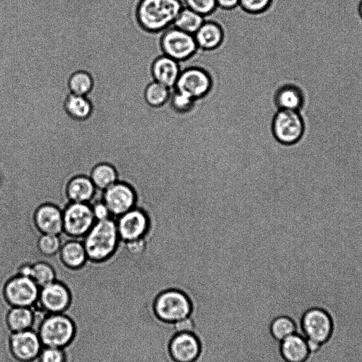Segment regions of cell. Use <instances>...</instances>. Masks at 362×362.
<instances>
[{"label":"cell","instance_id":"cell-35","mask_svg":"<svg viewBox=\"0 0 362 362\" xmlns=\"http://www.w3.org/2000/svg\"><path fill=\"white\" fill-rule=\"evenodd\" d=\"M127 252L132 258L142 256L146 250V240L145 237L124 243Z\"/></svg>","mask_w":362,"mask_h":362},{"label":"cell","instance_id":"cell-38","mask_svg":"<svg viewBox=\"0 0 362 362\" xmlns=\"http://www.w3.org/2000/svg\"><path fill=\"white\" fill-rule=\"evenodd\" d=\"M172 327L175 334L184 332L194 333L196 329L195 322L191 316L172 323Z\"/></svg>","mask_w":362,"mask_h":362},{"label":"cell","instance_id":"cell-41","mask_svg":"<svg viewBox=\"0 0 362 362\" xmlns=\"http://www.w3.org/2000/svg\"><path fill=\"white\" fill-rule=\"evenodd\" d=\"M306 344H307L309 352H314V351H317L321 346L320 343H319L318 341H317L315 340L311 339H306Z\"/></svg>","mask_w":362,"mask_h":362},{"label":"cell","instance_id":"cell-29","mask_svg":"<svg viewBox=\"0 0 362 362\" xmlns=\"http://www.w3.org/2000/svg\"><path fill=\"white\" fill-rule=\"evenodd\" d=\"M57 273L50 264L44 261L32 264L30 278L40 288L54 282L57 280Z\"/></svg>","mask_w":362,"mask_h":362},{"label":"cell","instance_id":"cell-2","mask_svg":"<svg viewBox=\"0 0 362 362\" xmlns=\"http://www.w3.org/2000/svg\"><path fill=\"white\" fill-rule=\"evenodd\" d=\"M183 7L182 0H140L136 16L144 30L160 32L173 25Z\"/></svg>","mask_w":362,"mask_h":362},{"label":"cell","instance_id":"cell-26","mask_svg":"<svg viewBox=\"0 0 362 362\" xmlns=\"http://www.w3.org/2000/svg\"><path fill=\"white\" fill-rule=\"evenodd\" d=\"M204 21V16L185 6L176 17L173 26L194 35Z\"/></svg>","mask_w":362,"mask_h":362},{"label":"cell","instance_id":"cell-44","mask_svg":"<svg viewBox=\"0 0 362 362\" xmlns=\"http://www.w3.org/2000/svg\"><path fill=\"white\" fill-rule=\"evenodd\" d=\"M29 362V361H28Z\"/></svg>","mask_w":362,"mask_h":362},{"label":"cell","instance_id":"cell-32","mask_svg":"<svg viewBox=\"0 0 362 362\" xmlns=\"http://www.w3.org/2000/svg\"><path fill=\"white\" fill-rule=\"evenodd\" d=\"M168 103L174 112L183 114L190 111L193 108L195 100L173 88Z\"/></svg>","mask_w":362,"mask_h":362},{"label":"cell","instance_id":"cell-12","mask_svg":"<svg viewBox=\"0 0 362 362\" xmlns=\"http://www.w3.org/2000/svg\"><path fill=\"white\" fill-rule=\"evenodd\" d=\"M115 221L120 240L124 243L144 237L148 228V218L139 206L117 217Z\"/></svg>","mask_w":362,"mask_h":362},{"label":"cell","instance_id":"cell-18","mask_svg":"<svg viewBox=\"0 0 362 362\" xmlns=\"http://www.w3.org/2000/svg\"><path fill=\"white\" fill-rule=\"evenodd\" d=\"M305 102L303 88L295 83H286L280 86L274 95L276 108L301 112Z\"/></svg>","mask_w":362,"mask_h":362},{"label":"cell","instance_id":"cell-23","mask_svg":"<svg viewBox=\"0 0 362 362\" xmlns=\"http://www.w3.org/2000/svg\"><path fill=\"white\" fill-rule=\"evenodd\" d=\"M64 109L66 115L71 119L83 121L90 116L93 106L86 95L69 93L64 101Z\"/></svg>","mask_w":362,"mask_h":362},{"label":"cell","instance_id":"cell-25","mask_svg":"<svg viewBox=\"0 0 362 362\" xmlns=\"http://www.w3.org/2000/svg\"><path fill=\"white\" fill-rule=\"evenodd\" d=\"M34 315L30 307H12L6 316V323L12 332L31 329Z\"/></svg>","mask_w":362,"mask_h":362},{"label":"cell","instance_id":"cell-16","mask_svg":"<svg viewBox=\"0 0 362 362\" xmlns=\"http://www.w3.org/2000/svg\"><path fill=\"white\" fill-rule=\"evenodd\" d=\"M302 327L306 339H311L322 344L330 335L332 322L325 311L319 308H312L304 314Z\"/></svg>","mask_w":362,"mask_h":362},{"label":"cell","instance_id":"cell-20","mask_svg":"<svg viewBox=\"0 0 362 362\" xmlns=\"http://www.w3.org/2000/svg\"><path fill=\"white\" fill-rule=\"evenodd\" d=\"M58 254L63 266L73 272L83 269L88 261L83 243L78 239L71 238L62 243Z\"/></svg>","mask_w":362,"mask_h":362},{"label":"cell","instance_id":"cell-9","mask_svg":"<svg viewBox=\"0 0 362 362\" xmlns=\"http://www.w3.org/2000/svg\"><path fill=\"white\" fill-rule=\"evenodd\" d=\"M103 192L101 199L112 217L117 218L136 205L137 192L131 182L118 180Z\"/></svg>","mask_w":362,"mask_h":362},{"label":"cell","instance_id":"cell-10","mask_svg":"<svg viewBox=\"0 0 362 362\" xmlns=\"http://www.w3.org/2000/svg\"><path fill=\"white\" fill-rule=\"evenodd\" d=\"M211 80L206 71L198 67H189L181 71L174 89L197 100L208 93Z\"/></svg>","mask_w":362,"mask_h":362},{"label":"cell","instance_id":"cell-37","mask_svg":"<svg viewBox=\"0 0 362 362\" xmlns=\"http://www.w3.org/2000/svg\"><path fill=\"white\" fill-rule=\"evenodd\" d=\"M95 221H105L113 218L106 204L101 199L90 204Z\"/></svg>","mask_w":362,"mask_h":362},{"label":"cell","instance_id":"cell-36","mask_svg":"<svg viewBox=\"0 0 362 362\" xmlns=\"http://www.w3.org/2000/svg\"><path fill=\"white\" fill-rule=\"evenodd\" d=\"M271 0H239V5L250 13H258L265 10Z\"/></svg>","mask_w":362,"mask_h":362},{"label":"cell","instance_id":"cell-7","mask_svg":"<svg viewBox=\"0 0 362 362\" xmlns=\"http://www.w3.org/2000/svg\"><path fill=\"white\" fill-rule=\"evenodd\" d=\"M160 47L163 54L178 62L185 61L190 57L198 48L194 35L173 25L163 30Z\"/></svg>","mask_w":362,"mask_h":362},{"label":"cell","instance_id":"cell-1","mask_svg":"<svg viewBox=\"0 0 362 362\" xmlns=\"http://www.w3.org/2000/svg\"><path fill=\"white\" fill-rule=\"evenodd\" d=\"M83 238L88 260L95 264L104 263L111 259L121 241L116 221L112 218L95 221Z\"/></svg>","mask_w":362,"mask_h":362},{"label":"cell","instance_id":"cell-11","mask_svg":"<svg viewBox=\"0 0 362 362\" xmlns=\"http://www.w3.org/2000/svg\"><path fill=\"white\" fill-rule=\"evenodd\" d=\"M71 295L67 286L59 280L40 288L37 301L32 306L47 313H62L69 306ZM31 307V306H30Z\"/></svg>","mask_w":362,"mask_h":362},{"label":"cell","instance_id":"cell-21","mask_svg":"<svg viewBox=\"0 0 362 362\" xmlns=\"http://www.w3.org/2000/svg\"><path fill=\"white\" fill-rule=\"evenodd\" d=\"M280 352L288 362H302L309 354L306 339L294 333L281 341Z\"/></svg>","mask_w":362,"mask_h":362},{"label":"cell","instance_id":"cell-19","mask_svg":"<svg viewBox=\"0 0 362 362\" xmlns=\"http://www.w3.org/2000/svg\"><path fill=\"white\" fill-rule=\"evenodd\" d=\"M96 190L89 176L76 175L67 181L64 192L69 202L90 203Z\"/></svg>","mask_w":362,"mask_h":362},{"label":"cell","instance_id":"cell-39","mask_svg":"<svg viewBox=\"0 0 362 362\" xmlns=\"http://www.w3.org/2000/svg\"><path fill=\"white\" fill-rule=\"evenodd\" d=\"M31 272L32 263L25 262L18 267L15 274L30 278Z\"/></svg>","mask_w":362,"mask_h":362},{"label":"cell","instance_id":"cell-13","mask_svg":"<svg viewBox=\"0 0 362 362\" xmlns=\"http://www.w3.org/2000/svg\"><path fill=\"white\" fill-rule=\"evenodd\" d=\"M168 351L173 362H196L202 353V344L194 333H175L168 342Z\"/></svg>","mask_w":362,"mask_h":362},{"label":"cell","instance_id":"cell-14","mask_svg":"<svg viewBox=\"0 0 362 362\" xmlns=\"http://www.w3.org/2000/svg\"><path fill=\"white\" fill-rule=\"evenodd\" d=\"M42 347L37 332L31 329L13 332L11 335V351L13 356L19 361H29L35 358Z\"/></svg>","mask_w":362,"mask_h":362},{"label":"cell","instance_id":"cell-42","mask_svg":"<svg viewBox=\"0 0 362 362\" xmlns=\"http://www.w3.org/2000/svg\"><path fill=\"white\" fill-rule=\"evenodd\" d=\"M358 16L362 20V0L361 1L358 8Z\"/></svg>","mask_w":362,"mask_h":362},{"label":"cell","instance_id":"cell-17","mask_svg":"<svg viewBox=\"0 0 362 362\" xmlns=\"http://www.w3.org/2000/svg\"><path fill=\"white\" fill-rule=\"evenodd\" d=\"M181 72L178 61L161 54L153 62L151 74L154 81L173 89Z\"/></svg>","mask_w":362,"mask_h":362},{"label":"cell","instance_id":"cell-3","mask_svg":"<svg viewBox=\"0 0 362 362\" xmlns=\"http://www.w3.org/2000/svg\"><path fill=\"white\" fill-rule=\"evenodd\" d=\"M156 317L165 323H174L189 317L192 312V303L182 291L168 289L160 293L153 305Z\"/></svg>","mask_w":362,"mask_h":362},{"label":"cell","instance_id":"cell-28","mask_svg":"<svg viewBox=\"0 0 362 362\" xmlns=\"http://www.w3.org/2000/svg\"><path fill=\"white\" fill-rule=\"evenodd\" d=\"M172 90L153 80L145 88L144 97L150 106L160 107L168 100Z\"/></svg>","mask_w":362,"mask_h":362},{"label":"cell","instance_id":"cell-22","mask_svg":"<svg viewBox=\"0 0 362 362\" xmlns=\"http://www.w3.org/2000/svg\"><path fill=\"white\" fill-rule=\"evenodd\" d=\"M197 47L210 50L217 47L223 40V31L215 22L205 21L194 34Z\"/></svg>","mask_w":362,"mask_h":362},{"label":"cell","instance_id":"cell-15","mask_svg":"<svg viewBox=\"0 0 362 362\" xmlns=\"http://www.w3.org/2000/svg\"><path fill=\"white\" fill-rule=\"evenodd\" d=\"M33 221L40 234L60 235L63 233L62 209L53 203L38 206L33 213Z\"/></svg>","mask_w":362,"mask_h":362},{"label":"cell","instance_id":"cell-40","mask_svg":"<svg viewBox=\"0 0 362 362\" xmlns=\"http://www.w3.org/2000/svg\"><path fill=\"white\" fill-rule=\"evenodd\" d=\"M217 6L223 8H232L239 4V0H216Z\"/></svg>","mask_w":362,"mask_h":362},{"label":"cell","instance_id":"cell-24","mask_svg":"<svg viewBox=\"0 0 362 362\" xmlns=\"http://www.w3.org/2000/svg\"><path fill=\"white\" fill-rule=\"evenodd\" d=\"M89 177L97 189L104 191L119 180L116 168L107 162L98 163L90 170Z\"/></svg>","mask_w":362,"mask_h":362},{"label":"cell","instance_id":"cell-4","mask_svg":"<svg viewBox=\"0 0 362 362\" xmlns=\"http://www.w3.org/2000/svg\"><path fill=\"white\" fill-rule=\"evenodd\" d=\"M74 332L73 322L68 317L50 313L42 321L37 334L43 346L62 349L72 340Z\"/></svg>","mask_w":362,"mask_h":362},{"label":"cell","instance_id":"cell-6","mask_svg":"<svg viewBox=\"0 0 362 362\" xmlns=\"http://www.w3.org/2000/svg\"><path fill=\"white\" fill-rule=\"evenodd\" d=\"M62 214L63 233L71 238H83L95 223L90 203L69 202Z\"/></svg>","mask_w":362,"mask_h":362},{"label":"cell","instance_id":"cell-30","mask_svg":"<svg viewBox=\"0 0 362 362\" xmlns=\"http://www.w3.org/2000/svg\"><path fill=\"white\" fill-rule=\"evenodd\" d=\"M269 330L272 336L278 341L296 333L294 322L287 316H278L270 323Z\"/></svg>","mask_w":362,"mask_h":362},{"label":"cell","instance_id":"cell-8","mask_svg":"<svg viewBox=\"0 0 362 362\" xmlns=\"http://www.w3.org/2000/svg\"><path fill=\"white\" fill-rule=\"evenodd\" d=\"M272 131L277 141L284 144L298 141L305 131V122L300 112L279 110L273 119Z\"/></svg>","mask_w":362,"mask_h":362},{"label":"cell","instance_id":"cell-34","mask_svg":"<svg viewBox=\"0 0 362 362\" xmlns=\"http://www.w3.org/2000/svg\"><path fill=\"white\" fill-rule=\"evenodd\" d=\"M39 362H64L65 355L62 349L43 346L37 356Z\"/></svg>","mask_w":362,"mask_h":362},{"label":"cell","instance_id":"cell-5","mask_svg":"<svg viewBox=\"0 0 362 362\" xmlns=\"http://www.w3.org/2000/svg\"><path fill=\"white\" fill-rule=\"evenodd\" d=\"M40 289L31 278L14 274L4 281L2 294L12 307H30L37 301Z\"/></svg>","mask_w":362,"mask_h":362},{"label":"cell","instance_id":"cell-27","mask_svg":"<svg viewBox=\"0 0 362 362\" xmlns=\"http://www.w3.org/2000/svg\"><path fill=\"white\" fill-rule=\"evenodd\" d=\"M94 86V80L86 70L78 69L74 71L68 79V88L71 93L88 95Z\"/></svg>","mask_w":362,"mask_h":362},{"label":"cell","instance_id":"cell-43","mask_svg":"<svg viewBox=\"0 0 362 362\" xmlns=\"http://www.w3.org/2000/svg\"><path fill=\"white\" fill-rule=\"evenodd\" d=\"M182 2H183V0H182Z\"/></svg>","mask_w":362,"mask_h":362},{"label":"cell","instance_id":"cell-33","mask_svg":"<svg viewBox=\"0 0 362 362\" xmlns=\"http://www.w3.org/2000/svg\"><path fill=\"white\" fill-rule=\"evenodd\" d=\"M183 4L203 16L210 14L217 6L216 0H183Z\"/></svg>","mask_w":362,"mask_h":362},{"label":"cell","instance_id":"cell-31","mask_svg":"<svg viewBox=\"0 0 362 362\" xmlns=\"http://www.w3.org/2000/svg\"><path fill=\"white\" fill-rule=\"evenodd\" d=\"M62 245L59 235L41 234L37 240V250L42 255L47 257L57 255Z\"/></svg>","mask_w":362,"mask_h":362}]
</instances>
